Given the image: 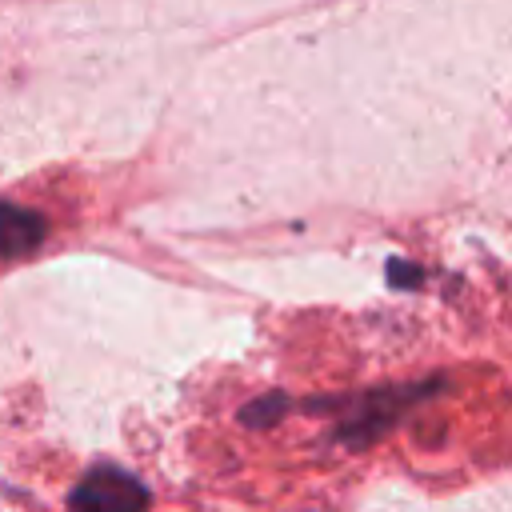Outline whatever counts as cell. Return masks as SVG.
<instances>
[{
    "label": "cell",
    "mask_w": 512,
    "mask_h": 512,
    "mask_svg": "<svg viewBox=\"0 0 512 512\" xmlns=\"http://www.w3.org/2000/svg\"><path fill=\"white\" fill-rule=\"evenodd\" d=\"M144 504H148L144 488L132 476L112 468L92 472L72 496V512H140Z\"/></svg>",
    "instance_id": "cell-1"
}]
</instances>
